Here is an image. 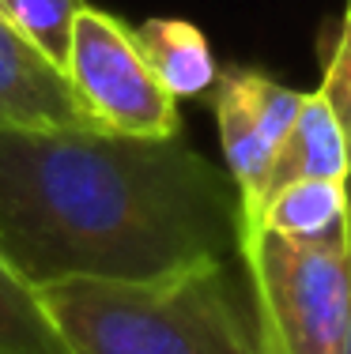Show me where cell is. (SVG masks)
Returning <instances> with one entry per match:
<instances>
[{
	"label": "cell",
	"instance_id": "cell-1",
	"mask_svg": "<svg viewBox=\"0 0 351 354\" xmlns=\"http://www.w3.org/2000/svg\"><path fill=\"white\" fill-rule=\"evenodd\" d=\"M238 238L234 181L178 136L0 129V260L35 290L234 260Z\"/></svg>",
	"mask_w": 351,
	"mask_h": 354
},
{
	"label": "cell",
	"instance_id": "cell-2",
	"mask_svg": "<svg viewBox=\"0 0 351 354\" xmlns=\"http://www.w3.org/2000/svg\"><path fill=\"white\" fill-rule=\"evenodd\" d=\"M35 294L72 354H272L238 257L136 283L61 279Z\"/></svg>",
	"mask_w": 351,
	"mask_h": 354
},
{
	"label": "cell",
	"instance_id": "cell-3",
	"mask_svg": "<svg viewBox=\"0 0 351 354\" xmlns=\"http://www.w3.org/2000/svg\"><path fill=\"white\" fill-rule=\"evenodd\" d=\"M238 260L272 354H344L351 320L348 241H291L246 226Z\"/></svg>",
	"mask_w": 351,
	"mask_h": 354
},
{
	"label": "cell",
	"instance_id": "cell-4",
	"mask_svg": "<svg viewBox=\"0 0 351 354\" xmlns=\"http://www.w3.org/2000/svg\"><path fill=\"white\" fill-rule=\"evenodd\" d=\"M64 72L98 129L136 140L181 136L178 98L159 83L132 27L117 15L91 4L80 8Z\"/></svg>",
	"mask_w": 351,
	"mask_h": 354
},
{
	"label": "cell",
	"instance_id": "cell-5",
	"mask_svg": "<svg viewBox=\"0 0 351 354\" xmlns=\"http://www.w3.org/2000/svg\"><path fill=\"white\" fill-rule=\"evenodd\" d=\"M0 129H98L69 72L0 15Z\"/></svg>",
	"mask_w": 351,
	"mask_h": 354
},
{
	"label": "cell",
	"instance_id": "cell-6",
	"mask_svg": "<svg viewBox=\"0 0 351 354\" xmlns=\"http://www.w3.org/2000/svg\"><path fill=\"white\" fill-rule=\"evenodd\" d=\"M249 226H261V230H272L291 241H310V245L348 241V230H351L348 181L303 177V181L283 185L261 204V212Z\"/></svg>",
	"mask_w": 351,
	"mask_h": 354
},
{
	"label": "cell",
	"instance_id": "cell-7",
	"mask_svg": "<svg viewBox=\"0 0 351 354\" xmlns=\"http://www.w3.org/2000/svg\"><path fill=\"white\" fill-rule=\"evenodd\" d=\"M303 177H332V181H348L351 177L348 143H344V132H340V121L317 91L303 98L295 129L287 132V140H283L280 155H276V162H272V177H269V189H264V200H269L276 189H283V185H291V181H303Z\"/></svg>",
	"mask_w": 351,
	"mask_h": 354
},
{
	"label": "cell",
	"instance_id": "cell-8",
	"mask_svg": "<svg viewBox=\"0 0 351 354\" xmlns=\"http://www.w3.org/2000/svg\"><path fill=\"white\" fill-rule=\"evenodd\" d=\"M132 38L174 98H200L215 87L219 64L208 38L189 19H147L132 27Z\"/></svg>",
	"mask_w": 351,
	"mask_h": 354
},
{
	"label": "cell",
	"instance_id": "cell-9",
	"mask_svg": "<svg viewBox=\"0 0 351 354\" xmlns=\"http://www.w3.org/2000/svg\"><path fill=\"white\" fill-rule=\"evenodd\" d=\"M0 354H72L46 309L38 306L35 286H27L0 260Z\"/></svg>",
	"mask_w": 351,
	"mask_h": 354
},
{
	"label": "cell",
	"instance_id": "cell-10",
	"mask_svg": "<svg viewBox=\"0 0 351 354\" xmlns=\"http://www.w3.org/2000/svg\"><path fill=\"white\" fill-rule=\"evenodd\" d=\"M80 8L83 0H8L4 19L15 30H23L49 61H57L64 68Z\"/></svg>",
	"mask_w": 351,
	"mask_h": 354
},
{
	"label": "cell",
	"instance_id": "cell-11",
	"mask_svg": "<svg viewBox=\"0 0 351 354\" xmlns=\"http://www.w3.org/2000/svg\"><path fill=\"white\" fill-rule=\"evenodd\" d=\"M317 95L336 113L340 132H344V143H348V166H351V8L344 12V19L332 23V30L325 35V68H321Z\"/></svg>",
	"mask_w": 351,
	"mask_h": 354
},
{
	"label": "cell",
	"instance_id": "cell-12",
	"mask_svg": "<svg viewBox=\"0 0 351 354\" xmlns=\"http://www.w3.org/2000/svg\"><path fill=\"white\" fill-rule=\"evenodd\" d=\"M348 196H351V177H348ZM348 252H351V230H348ZM344 354H351V320H348V343H344Z\"/></svg>",
	"mask_w": 351,
	"mask_h": 354
},
{
	"label": "cell",
	"instance_id": "cell-13",
	"mask_svg": "<svg viewBox=\"0 0 351 354\" xmlns=\"http://www.w3.org/2000/svg\"><path fill=\"white\" fill-rule=\"evenodd\" d=\"M4 8H8V0H0V15H4Z\"/></svg>",
	"mask_w": 351,
	"mask_h": 354
},
{
	"label": "cell",
	"instance_id": "cell-14",
	"mask_svg": "<svg viewBox=\"0 0 351 354\" xmlns=\"http://www.w3.org/2000/svg\"><path fill=\"white\" fill-rule=\"evenodd\" d=\"M348 8H351V0H348Z\"/></svg>",
	"mask_w": 351,
	"mask_h": 354
}]
</instances>
